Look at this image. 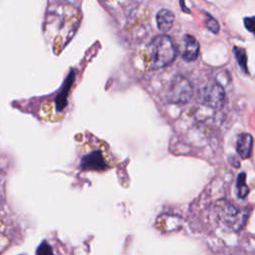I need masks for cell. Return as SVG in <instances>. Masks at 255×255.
<instances>
[{"instance_id": "7a4b0ae2", "label": "cell", "mask_w": 255, "mask_h": 255, "mask_svg": "<svg viewBox=\"0 0 255 255\" xmlns=\"http://www.w3.org/2000/svg\"><path fill=\"white\" fill-rule=\"evenodd\" d=\"M193 95V89L190 82L183 76H175L167 89L166 99L171 104L182 105L188 103Z\"/></svg>"}, {"instance_id": "52a82bcc", "label": "cell", "mask_w": 255, "mask_h": 255, "mask_svg": "<svg viewBox=\"0 0 255 255\" xmlns=\"http://www.w3.org/2000/svg\"><path fill=\"white\" fill-rule=\"evenodd\" d=\"M253 146V137L250 133L242 132L236 140V151L241 158H248L251 155Z\"/></svg>"}, {"instance_id": "9a60e30c", "label": "cell", "mask_w": 255, "mask_h": 255, "mask_svg": "<svg viewBox=\"0 0 255 255\" xmlns=\"http://www.w3.org/2000/svg\"><path fill=\"white\" fill-rule=\"evenodd\" d=\"M21 255H24V254H21Z\"/></svg>"}, {"instance_id": "277c9868", "label": "cell", "mask_w": 255, "mask_h": 255, "mask_svg": "<svg viewBox=\"0 0 255 255\" xmlns=\"http://www.w3.org/2000/svg\"><path fill=\"white\" fill-rule=\"evenodd\" d=\"M215 211L223 224L229 227L238 229L242 225L241 221H244L239 210L226 200H218L215 204Z\"/></svg>"}, {"instance_id": "8992f818", "label": "cell", "mask_w": 255, "mask_h": 255, "mask_svg": "<svg viewBox=\"0 0 255 255\" xmlns=\"http://www.w3.org/2000/svg\"><path fill=\"white\" fill-rule=\"evenodd\" d=\"M81 168L85 170H102L106 168V162L101 151L96 150L84 155L81 160Z\"/></svg>"}, {"instance_id": "3957f363", "label": "cell", "mask_w": 255, "mask_h": 255, "mask_svg": "<svg viewBox=\"0 0 255 255\" xmlns=\"http://www.w3.org/2000/svg\"><path fill=\"white\" fill-rule=\"evenodd\" d=\"M201 103L211 109H221L226 102L223 86L219 82H213L202 87L200 91Z\"/></svg>"}, {"instance_id": "9c48e42d", "label": "cell", "mask_w": 255, "mask_h": 255, "mask_svg": "<svg viewBox=\"0 0 255 255\" xmlns=\"http://www.w3.org/2000/svg\"><path fill=\"white\" fill-rule=\"evenodd\" d=\"M233 53L235 55V58L237 60V63L239 65V67L241 68V70L248 74V68H247V54H246V51L244 48H241V47H236L234 46L233 48Z\"/></svg>"}, {"instance_id": "8fae6325", "label": "cell", "mask_w": 255, "mask_h": 255, "mask_svg": "<svg viewBox=\"0 0 255 255\" xmlns=\"http://www.w3.org/2000/svg\"><path fill=\"white\" fill-rule=\"evenodd\" d=\"M205 27L213 34H217L220 29L218 22L209 14H206L205 17Z\"/></svg>"}, {"instance_id": "ba28073f", "label": "cell", "mask_w": 255, "mask_h": 255, "mask_svg": "<svg viewBox=\"0 0 255 255\" xmlns=\"http://www.w3.org/2000/svg\"><path fill=\"white\" fill-rule=\"evenodd\" d=\"M174 23V14L168 9H161L156 14L157 28L161 32H168Z\"/></svg>"}, {"instance_id": "7c38bea8", "label": "cell", "mask_w": 255, "mask_h": 255, "mask_svg": "<svg viewBox=\"0 0 255 255\" xmlns=\"http://www.w3.org/2000/svg\"><path fill=\"white\" fill-rule=\"evenodd\" d=\"M243 22H244L245 28H246L250 33H252L253 35H255V16L246 17V18H244Z\"/></svg>"}, {"instance_id": "4fadbf2b", "label": "cell", "mask_w": 255, "mask_h": 255, "mask_svg": "<svg viewBox=\"0 0 255 255\" xmlns=\"http://www.w3.org/2000/svg\"><path fill=\"white\" fill-rule=\"evenodd\" d=\"M37 255H54V254L52 252L51 247L47 244V242H43L37 250Z\"/></svg>"}, {"instance_id": "30bf717a", "label": "cell", "mask_w": 255, "mask_h": 255, "mask_svg": "<svg viewBox=\"0 0 255 255\" xmlns=\"http://www.w3.org/2000/svg\"><path fill=\"white\" fill-rule=\"evenodd\" d=\"M236 188H237L238 197L243 199L247 196L249 189L246 184V174L244 172H241L238 174L237 181H236Z\"/></svg>"}, {"instance_id": "5b68a950", "label": "cell", "mask_w": 255, "mask_h": 255, "mask_svg": "<svg viewBox=\"0 0 255 255\" xmlns=\"http://www.w3.org/2000/svg\"><path fill=\"white\" fill-rule=\"evenodd\" d=\"M183 49L181 57L186 62H193L198 58L199 55V43L191 35H184L182 39Z\"/></svg>"}, {"instance_id": "6da1fadb", "label": "cell", "mask_w": 255, "mask_h": 255, "mask_svg": "<svg viewBox=\"0 0 255 255\" xmlns=\"http://www.w3.org/2000/svg\"><path fill=\"white\" fill-rule=\"evenodd\" d=\"M151 68L154 70L170 65L176 58V48L167 35L154 37L148 45Z\"/></svg>"}, {"instance_id": "5bb4252c", "label": "cell", "mask_w": 255, "mask_h": 255, "mask_svg": "<svg viewBox=\"0 0 255 255\" xmlns=\"http://www.w3.org/2000/svg\"><path fill=\"white\" fill-rule=\"evenodd\" d=\"M179 3H180V6H181L182 11H184V12H186V13H190L189 9H187V7H186L185 4H184V0H179Z\"/></svg>"}]
</instances>
